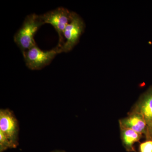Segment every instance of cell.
<instances>
[{
    "instance_id": "cell-13",
    "label": "cell",
    "mask_w": 152,
    "mask_h": 152,
    "mask_svg": "<svg viewBox=\"0 0 152 152\" xmlns=\"http://www.w3.org/2000/svg\"><path fill=\"white\" fill-rule=\"evenodd\" d=\"M151 140H152V137Z\"/></svg>"
},
{
    "instance_id": "cell-8",
    "label": "cell",
    "mask_w": 152,
    "mask_h": 152,
    "mask_svg": "<svg viewBox=\"0 0 152 152\" xmlns=\"http://www.w3.org/2000/svg\"><path fill=\"white\" fill-rule=\"evenodd\" d=\"M120 129L121 138L125 148L128 151H134V149L133 145L140 140L142 134L130 129L124 128Z\"/></svg>"
},
{
    "instance_id": "cell-1",
    "label": "cell",
    "mask_w": 152,
    "mask_h": 152,
    "mask_svg": "<svg viewBox=\"0 0 152 152\" xmlns=\"http://www.w3.org/2000/svg\"><path fill=\"white\" fill-rule=\"evenodd\" d=\"M43 24L40 15L33 14L26 17L21 27L14 37L15 42L23 54L36 45L34 36L39 28Z\"/></svg>"
},
{
    "instance_id": "cell-3",
    "label": "cell",
    "mask_w": 152,
    "mask_h": 152,
    "mask_svg": "<svg viewBox=\"0 0 152 152\" xmlns=\"http://www.w3.org/2000/svg\"><path fill=\"white\" fill-rule=\"evenodd\" d=\"M84 28V23L81 18L75 12H72L70 22L67 25L64 32V37L66 41L59 48L60 52L70 51L77 43Z\"/></svg>"
},
{
    "instance_id": "cell-11",
    "label": "cell",
    "mask_w": 152,
    "mask_h": 152,
    "mask_svg": "<svg viewBox=\"0 0 152 152\" xmlns=\"http://www.w3.org/2000/svg\"><path fill=\"white\" fill-rule=\"evenodd\" d=\"M146 137L147 140H151L152 137V124L148 128V131H147V134L146 135Z\"/></svg>"
},
{
    "instance_id": "cell-12",
    "label": "cell",
    "mask_w": 152,
    "mask_h": 152,
    "mask_svg": "<svg viewBox=\"0 0 152 152\" xmlns=\"http://www.w3.org/2000/svg\"><path fill=\"white\" fill-rule=\"evenodd\" d=\"M65 152L64 151H55V152Z\"/></svg>"
},
{
    "instance_id": "cell-5",
    "label": "cell",
    "mask_w": 152,
    "mask_h": 152,
    "mask_svg": "<svg viewBox=\"0 0 152 152\" xmlns=\"http://www.w3.org/2000/svg\"><path fill=\"white\" fill-rule=\"evenodd\" d=\"M0 131L7 137L15 148L18 145L19 127L16 118L9 109L0 110Z\"/></svg>"
},
{
    "instance_id": "cell-9",
    "label": "cell",
    "mask_w": 152,
    "mask_h": 152,
    "mask_svg": "<svg viewBox=\"0 0 152 152\" xmlns=\"http://www.w3.org/2000/svg\"><path fill=\"white\" fill-rule=\"evenodd\" d=\"M8 139L7 138L1 131H0V152H3L9 148H14Z\"/></svg>"
},
{
    "instance_id": "cell-7",
    "label": "cell",
    "mask_w": 152,
    "mask_h": 152,
    "mask_svg": "<svg viewBox=\"0 0 152 152\" xmlns=\"http://www.w3.org/2000/svg\"><path fill=\"white\" fill-rule=\"evenodd\" d=\"M120 128L130 129L139 134H147L148 126L143 117L137 113L130 112L129 116L119 121Z\"/></svg>"
},
{
    "instance_id": "cell-10",
    "label": "cell",
    "mask_w": 152,
    "mask_h": 152,
    "mask_svg": "<svg viewBox=\"0 0 152 152\" xmlns=\"http://www.w3.org/2000/svg\"><path fill=\"white\" fill-rule=\"evenodd\" d=\"M139 152H152V140H147L140 144Z\"/></svg>"
},
{
    "instance_id": "cell-6",
    "label": "cell",
    "mask_w": 152,
    "mask_h": 152,
    "mask_svg": "<svg viewBox=\"0 0 152 152\" xmlns=\"http://www.w3.org/2000/svg\"><path fill=\"white\" fill-rule=\"evenodd\" d=\"M131 112L143 117L149 127L152 124V86L142 95Z\"/></svg>"
},
{
    "instance_id": "cell-2",
    "label": "cell",
    "mask_w": 152,
    "mask_h": 152,
    "mask_svg": "<svg viewBox=\"0 0 152 152\" xmlns=\"http://www.w3.org/2000/svg\"><path fill=\"white\" fill-rule=\"evenodd\" d=\"M61 53L59 48L48 51H42L35 45L23 55L26 65L32 70H40L50 64L57 54Z\"/></svg>"
},
{
    "instance_id": "cell-4",
    "label": "cell",
    "mask_w": 152,
    "mask_h": 152,
    "mask_svg": "<svg viewBox=\"0 0 152 152\" xmlns=\"http://www.w3.org/2000/svg\"><path fill=\"white\" fill-rule=\"evenodd\" d=\"M72 15V12L64 8L59 7L40 15L44 23L52 25L58 34V48L62 46L64 31L67 25L70 22Z\"/></svg>"
}]
</instances>
